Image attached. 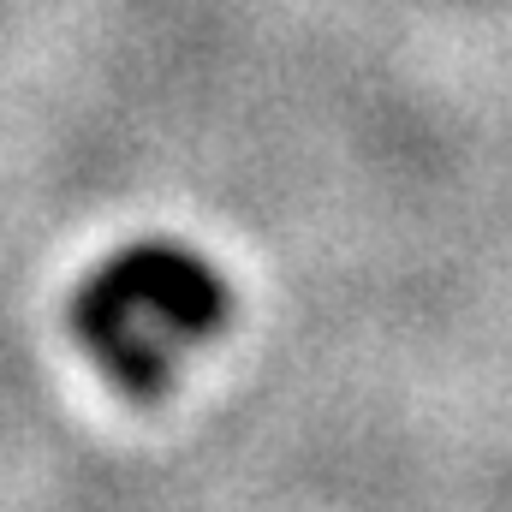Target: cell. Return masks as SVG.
<instances>
[{"instance_id":"6da1fadb","label":"cell","mask_w":512,"mask_h":512,"mask_svg":"<svg viewBox=\"0 0 512 512\" xmlns=\"http://www.w3.org/2000/svg\"><path fill=\"white\" fill-rule=\"evenodd\" d=\"M227 316H233L227 280L197 251L179 245L120 251L72 298L78 346L131 399H155L173 382V352L209 340Z\"/></svg>"}]
</instances>
